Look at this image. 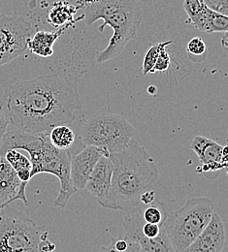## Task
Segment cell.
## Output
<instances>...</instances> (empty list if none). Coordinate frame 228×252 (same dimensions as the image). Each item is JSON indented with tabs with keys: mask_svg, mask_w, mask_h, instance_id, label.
<instances>
[{
	"mask_svg": "<svg viewBox=\"0 0 228 252\" xmlns=\"http://www.w3.org/2000/svg\"><path fill=\"white\" fill-rule=\"evenodd\" d=\"M50 132L30 134L16 129H8L0 147V157L10 150L26 151L33 165L32 178L46 173L56 176L61 184L60 193L54 202L56 207L65 208L70 198L77 192L71 181V159L69 151H61L55 148L49 138Z\"/></svg>",
	"mask_w": 228,
	"mask_h": 252,
	"instance_id": "obj_3",
	"label": "cell"
},
{
	"mask_svg": "<svg viewBox=\"0 0 228 252\" xmlns=\"http://www.w3.org/2000/svg\"><path fill=\"white\" fill-rule=\"evenodd\" d=\"M98 252H140V247L137 243H132L130 242V246H129V249L126 251V252H118L113 243L109 246H106V247H102Z\"/></svg>",
	"mask_w": 228,
	"mask_h": 252,
	"instance_id": "obj_27",
	"label": "cell"
},
{
	"mask_svg": "<svg viewBox=\"0 0 228 252\" xmlns=\"http://www.w3.org/2000/svg\"><path fill=\"white\" fill-rule=\"evenodd\" d=\"M156 201V191L147 190L140 197V204L142 205H150Z\"/></svg>",
	"mask_w": 228,
	"mask_h": 252,
	"instance_id": "obj_28",
	"label": "cell"
},
{
	"mask_svg": "<svg viewBox=\"0 0 228 252\" xmlns=\"http://www.w3.org/2000/svg\"><path fill=\"white\" fill-rule=\"evenodd\" d=\"M48 236V231H44L41 233L40 241L38 244V252H54L56 251V245L49 240Z\"/></svg>",
	"mask_w": 228,
	"mask_h": 252,
	"instance_id": "obj_25",
	"label": "cell"
},
{
	"mask_svg": "<svg viewBox=\"0 0 228 252\" xmlns=\"http://www.w3.org/2000/svg\"><path fill=\"white\" fill-rule=\"evenodd\" d=\"M206 5L202 2V0H185L184 1V9L189 17L188 23L195 26L201 18Z\"/></svg>",
	"mask_w": 228,
	"mask_h": 252,
	"instance_id": "obj_23",
	"label": "cell"
},
{
	"mask_svg": "<svg viewBox=\"0 0 228 252\" xmlns=\"http://www.w3.org/2000/svg\"><path fill=\"white\" fill-rule=\"evenodd\" d=\"M112 243L118 252H126L130 246V242L126 239H119V240L112 239Z\"/></svg>",
	"mask_w": 228,
	"mask_h": 252,
	"instance_id": "obj_29",
	"label": "cell"
},
{
	"mask_svg": "<svg viewBox=\"0 0 228 252\" xmlns=\"http://www.w3.org/2000/svg\"><path fill=\"white\" fill-rule=\"evenodd\" d=\"M84 9L88 27L102 20L103 25L98 31L103 32L110 26L114 32L108 46L98 54V63H107L120 56L136 37L142 23V10L137 0H85Z\"/></svg>",
	"mask_w": 228,
	"mask_h": 252,
	"instance_id": "obj_4",
	"label": "cell"
},
{
	"mask_svg": "<svg viewBox=\"0 0 228 252\" xmlns=\"http://www.w3.org/2000/svg\"><path fill=\"white\" fill-rule=\"evenodd\" d=\"M171 43H172V41L170 40V41H165L162 43H156L150 47V49L148 50V52L145 56L143 65H142V72L144 75L154 74V69H155V66L158 62L161 52Z\"/></svg>",
	"mask_w": 228,
	"mask_h": 252,
	"instance_id": "obj_21",
	"label": "cell"
},
{
	"mask_svg": "<svg viewBox=\"0 0 228 252\" xmlns=\"http://www.w3.org/2000/svg\"><path fill=\"white\" fill-rule=\"evenodd\" d=\"M110 158L114 164L111 187L99 205L127 213L139 205L141 195L157 183L159 169L146 149L134 140L126 150Z\"/></svg>",
	"mask_w": 228,
	"mask_h": 252,
	"instance_id": "obj_2",
	"label": "cell"
},
{
	"mask_svg": "<svg viewBox=\"0 0 228 252\" xmlns=\"http://www.w3.org/2000/svg\"><path fill=\"white\" fill-rule=\"evenodd\" d=\"M217 12L228 16V0H220Z\"/></svg>",
	"mask_w": 228,
	"mask_h": 252,
	"instance_id": "obj_30",
	"label": "cell"
},
{
	"mask_svg": "<svg viewBox=\"0 0 228 252\" xmlns=\"http://www.w3.org/2000/svg\"><path fill=\"white\" fill-rule=\"evenodd\" d=\"M65 29H61L58 32H46L39 31L31 37L28 48L31 52L40 58H50L54 55V45L61 35L65 32Z\"/></svg>",
	"mask_w": 228,
	"mask_h": 252,
	"instance_id": "obj_14",
	"label": "cell"
},
{
	"mask_svg": "<svg viewBox=\"0 0 228 252\" xmlns=\"http://www.w3.org/2000/svg\"><path fill=\"white\" fill-rule=\"evenodd\" d=\"M221 163L225 168H228V145L223 148V152H222V160Z\"/></svg>",
	"mask_w": 228,
	"mask_h": 252,
	"instance_id": "obj_31",
	"label": "cell"
},
{
	"mask_svg": "<svg viewBox=\"0 0 228 252\" xmlns=\"http://www.w3.org/2000/svg\"><path fill=\"white\" fill-rule=\"evenodd\" d=\"M215 214L214 203L206 197H195L178 211L168 214L164 229L177 252H184L208 226Z\"/></svg>",
	"mask_w": 228,
	"mask_h": 252,
	"instance_id": "obj_5",
	"label": "cell"
},
{
	"mask_svg": "<svg viewBox=\"0 0 228 252\" xmlns=\"http://www.w3.org/2000/svg\"><path fill=\"white\" fill-rule=\"evenodd\" d=\"M226 242L227 233L224 221L215 213L208 226L184 252H222Z\"/></svg>",
	"mask_w": 228,
	"mask_h": 252,
	"instance_id": "obj_10",
	"label": "cell"
},
{
	"mask_svg": "<svg viewBox=\"0 0 228 252\" xmlns=\"http://www.w3.org/2000/svg\"><path fill=\"white\" fill-rule=\"evenodd\" d=\"M114 172V164L110 157H102L96 165L86 189L98 200V204L108 195Z\"/></svg>",
	"mask_w": 228,
	"mask_h": 252,
	"instance_id": "obj_12",
	"label": "cell"
},
{
	"mask_svg": "<svg viewBox=\"0 0 228 252\" xmlns=\"http://www.w3.org/2000/svg\"><path fill=\"white\" fill-rule=\"evenodd\" d=\"M140 205V210L143 220L148 223L163 225L168 216V213L160 201H155L150 205Z\"/></svg>",
	"mask_w": 228,
	"mask_h": 252,
	"instance_id": "obj_20",
	"label": "cell"
},
{
	"mask_svg": "<svg viewBox=\"0 0 228 252\" xmlns=\"http://www.w3.org/2000/svg\"><path fill=\"white\" fill-rule=\"evenodd\" d=\"M51 144L61 151H69L74 147L77 140L75 132L66 126H56L49 133Z\"/></svg>",
	"mask_w": 228,
	"mask_h": 252,
	"instance_id": "obj_17",
	"label": "cell"
},
{
	"mask_svg": "<svg viewBox=\"0 0 228 252\" xmlns=\"http://www.w3.org/2000/svg\"><path fill=\"white\" fill-rule=\"evenodd\" d=\"M4 158L12 168L16 171L19 179L22 183L29 184L32 181V169L33 165L31 159L24 156L18 150H10L5 155Z\"/></svg>",
	"mask_w": 228,
	"mask_h": 252,
	"instance_id": "obj_16",
	"label": "cell"
},
{
	"mask_svg": "<svg viewBox=\"0 0 228 252\" xmlns=\"http://www.w3.org/2000/svg\"><path fill=\"white\" fill-rule=\"evenodd\" d=\"M41 233L24 212L10 205L0 210V252H38Z\"/></svg>",
	"mask_w": 228,
	"mask_h": 252,
	"instance_id": "obj_7",
	"label": "cell"
},
{
	"mask_svg": "<svg viewBox=\"0 0 228 252\" xmlns=\"http://www.w3.org/2000/svg\"><path fill=\"white\" fill-rule=\"evenodd\" d=\"M32 24L24 17L0 14V66L23 55L32 37Z\"/></svg>",
	"mask_w": 228,
	"mask_h": 252,
	"instance_id": "obj_8",
	"label": "cell"
},
{
	"mask_svg": "<svg viewBox=\"0 0 228 252\" xmlns=\"http://www.w3.org/2000/svg\"><path fill=\"white\" fill-rule=\"evenodd\" d=\"M102 157H110L96 147H85L71 159V181L77 191L86 189L87 183Z\"/></svg>",
	"mask_w": 228,
	"mask_h": 252,
	"instance_id": "obj_9",
	"label": "cell"
},
{
	"mask_svg": "<svg viewBox=\"0 0 228 252\" xmlns=\"http://www.w3.org/2000/svg\"><path fill=\"white\" fill-rule=\"evenodd\" d=\"M170 63H171L170 55H169L168 51L165 48L160 54V57L158 59V62H157V64H156L155 69H154V74L157 73V72L163 73V72L167 71L170 67Z\"/></svg>",
	"mask_w": 228,
	"mask_h": 252,
	"instance_id": "obj_24",
	"label": "cell"
},
{
	"mask_svg": "<svg viewBox=\"0 0 228 252\" xmlns=\"http://www.w3.org/2000/svg\"><path fill=\"white\" fill-rule=\"evenodd\" d=\"M16 129L40 134L56 126H70L83 104L77 87L59 75L17 81L4 93L1 105Z\"/></svg>",
	"mask_w": 228,
	"mask_h": 252,
	"instance_id": "obj_1",
	"label": "cell"
},
{
	"mask_svg": "<svg viewBox=\"0 0 228 252\" xmlns=\"http://www.w3.org/2000/svg\"><path fill=\"white\" fill-rule=\"evenodd\" d=\"M23 183L4 157H0V210L14 202Z\"/></svg>",
	"mask_w": 228,
	"mask_h": 252,
	"instance_id": "obj_13",
	"label": "cell"
},
{
	"mask_svg": "<svg viewBox=\"0 0 228 252\" xmlns=\"http://www.w3.org/2000/svg\"><path fill=\"white\" fill-rule=\"evenodd\" d=\"M202 2L210 9L214 10V11H217L218 10V7H219V3H220V0H202Z\"/></svg>",
	"mask_w": 228,
	"mask_h": 252,
	"instance_id": "obj_32",
	"label": "cell"
},
{
	"mask_svg": "<svg viewBox=\"0 0 228 252\" xmlns=\"http://www.w3.org/2000/svg\"><path fill=\"white\" fill-rule=\"evenodd\" d=\"M195 28L205 33H226L228 32V16L223 15L206 6L201 18L195 25Z\"/></svg>",
	"mask_w": 228,
	"mask_h": 252,
	"instance_id": "obj_15",
	"label": "cell"
},
{
	"mask_svg": "<svg viewBox=\"0 0 228 252\" xmlns=\"http://www.w3.org/2000/svg\"><path fill=\"white\" fill-rule=\"evenodd\" d=\"M221 44H222V47L225 49V51L228 53V32H226V33L224 34V36L222 37Z\"/></svg>",
	"mask_w": 228,
	"mask_h": 252,
	"instance_id": "obj_33",
	"label": "cell"
},
{
	"mask_svg": "<svg viewBox=\"0 0 228 252\" xmlns=\"http://www.w3.org/2000/svg\"><path fill=\"white\" fill-rule=\"evenodd\" d=\"M134 132L135 128L123 116L101 113L86 121L80 140L85 147H96L111 156L130 146Z\"/></svg>",
	"mask_w": 228,
	"mask_h": 252,
	"instance_id": "obj_6",
	"label": "cell"
},
{
	"mask_svg": "<svg viewBox=\"0 0 228 252\" xmlns=\"http://www.w3.org/2000/svg\"><path fill=\"white\" fill-rule=\"evenodd\" d=\"M75 13L76 8L74 6L65 2H58L48 14V22L55 28H61L72 21Z\"/></svg>",
	"mask_w": 228,
	"mask_h": 252,
	"instance_id": "obj_18",
	"label": "cell"
},
{
	"mask_svg": "<svg viewBox=\"0 0 228 252\" xmlns=\"http://www.w3.org/2000/svg\"><path fill=\"white\" fill-rule=\"evenodd\" d=\"M9 127H10V122L5 114L3 107L0 105V147L2 145L3 139L5 137V134L8 131Z\"/></svg>",
	"mask_w": 228,
	"mask_h": 252,
	"instance_id": "obj_26",
	"label": "cell"
},
{
	"mask_svg": "<svg viewBox=\"0 0 228 252\" xmlns=\"http://www.w3.org/2000/svg\"><path fill=\"white\" fill-rule=\"evenodd\" d=\"M140 247V252H177L164 232L155 239L141 238L136 242Z\"/></svg>",
	"mask_w": 228,
	"mask_h": 252,
	"instance_id": "obj_19",
	"label": "cell"
},
{
	"mask_svg": "<svg viewBox=\"0 0 228 252\" xmlns=\"http://www.w3.org/2000/svg\"><path fill=\"white\" fill-rule=\"evenodd\" d=\"M187 52L190 59L195 63L203 62L208 56L207 45L200 37H195L188 43Z\"/></svg>",
	"mask_w": 228,
	"mask_h": 252,
	"instance_id": "obj_22",
	"label": "cell"
},
{
	"mask_svg": "<svg viewBox=\"0 0 228 252\" xmlns=\"http://www.w3.org/2000/svg\"><path fill=\"white\" fill-rule=\"evenodd\" d=\"M223 146L216 141L205 136H196L191 144V149L195 153L201 161L200 170L205 177L209 178L210 174H217L224 169L221 160Z\"/></svg>",
	"mask_w": 228,
	"mask_h": 252,
	"instance_id": "obj_11",
	"label": "cell"
}]
</instances>
